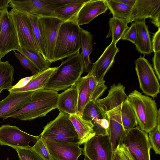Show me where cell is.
I'll list each match as a JSON object with an SVG mask.
<instances>
[{"instance_id":"6da1fadb","label":"cell","mask_w":160,"mask_h":160,"mask_svg":"<svg viewBox=\"0 0 160 160\" xmlns=\"http://www.w3.org/2000/svg\"><path fill=\"white\" fill-rule=\"evenodd\" d=\"M57 91L42 89L34 91L30 101L20 109L7 115L3 119L12 118L21 121H30L45 116L57 108Z\"/></svg>"},{"instance_id":"7a4b0ae2","label":"cell","mask_w":160,"mask_h":160,"mask_svg":"<svg viewBox=\"0 0 160 160\" xmlns=\"http://www.w3.org/2000/svg\"><path fill=\"white\" fill-rule=\"evenodd\" d=\"M84 69L79 51L68 57L57 67L44 89L56 91L66 89L74 85L81 77Z\"/></svg>"},{"instance_id":"3957f363","label":"cell","mask_w":160,"mask_h":160,"mask_svg":"<svg viewBox=\"0 0 160 160\" xmlns=\"http://www.w3.org/2000/svg\"><path fill=\"white\" fill-rule=\"evenodd\" d=\"M81 28L73 19L61 24L56 39L53 62L68 58L79 51Z\"/></svg>"},{"instance_id":"277c9868","label":"cell","mask_w":160,"mask_h":160,"mask_svg":"<svg viewBox=\"0 0 160 160\" xmlns=\"http://www.w3.org/2000/svg\"><path fill=\"white\" fill-rule=\"evenodd\" d=\"M140 129L148 133L157 125L158 109L155 101L134 90L128 96Z\"/></svg>"},{"instance_id":"5b68a950","label":"cell","mask_w":160,"mask_h":160,"mask_svg":"<svg viewBox=\"0 0 160 160\" xmlns=\"http://www.w3.org/2000/svg\"><path fill=\"white\" fill-rule=\"evenodd\" d=\"M70 115L60 112L53 120L48 123L40 135L44 139L79 143V139L72 123Z\"/></svg>"},{"instance_id":"8992f818","label":"cell","mask_w":160,"mask_h":160,"mask_svg":"<svg viewBox=\"0 0 160 160\" xmlns=\"http://www.w3.org/2000/svg\"><path fill=\"white\" fill-rule=\"evenodd\" d=\"M122 144L128 148L132 160H151L148 135L138 126L126 130Z\"/></svg>"},{"instance_id":"52a82bcc","label":"cell","mask_w":160,"mask_h":160,"mask_svg":"<svg viewBox=\"0 0 160 160\" xmlns=\"http://www.w3.org/2000/svg\"><path fill=\"white\" fill-rule=\"evenodd\" d=\"M9 12L15 24L20 47L41 54L28 14L14 9Z\"/></svg>"},{"instance_id":"ba28073f","label":"cell","mask_w":160,"mask_h":160,"mask_svg":"<svg viewBox=\"0 0 160 160\" xmlns=\"http://www.w3.org/2000/svg\"><path fill=\"white\" fill-rule=\"evenodd\" d=\"M135 65L140 89L146 95L156 97L160 92V85L151 65L141 56L135 61Z\"/></svg>"},{"instance_id":"9c48e42d","label":"cell","mask_w":160,"mask_h":160,"mask_svg":"<svg viewBox=\"0 0 160 160\" xmlns=\"http://www.w3.org/2000/svg\"><path fill=\"white\" fill-rule=\"evenodd\" d=\"M20 48L15 24L8 9L3 13L0 27V61L10 52Z\"/></svg>"},{"instance_id":"30bf717a","label":"cell","mask_w":160,"mask_h":160,"mask_svg":"<svg viewBox=\"0 0 160 160\" xmlns=\"http://www.w3.org/2000/svg\"><path fill=\"white\" fill-rule=\"evenodd\" d=\"M63 22L55 17L38 15V25L46 47L47 61L51 63L53 62L54 49L59 29Z\"/></svg>"},{"instance_id":"8fae6325","label":"cell","mask_w":160,"mask_h":160,"mask_svg":"<svg viewBox=\"0 0 160 160\" xmlns=\"http://www.w3.org/2000/svg\"><path fill=\"white\" fill-rule=\"evenodd\" d=\"M40 136L29 134L15 126L3 125L0 127V145L9 146L15 149L18 148L32 149L31 142H36Z\"/></svg>"},{"instance_id":"7c38bea8","label":"cell","mask_w":160,"mask_h":160,"mask_svg":"<svg viewBox=\"0 0 160 160\" xmlns=\"http://www.w3.org/2000/svg\"><path fill=\"white\" fill-rule=\"evenodd\" d=\"M84 151L90 160H112L114 152L108 134L89 139L84 143Z\"/></svg>"},{"instance_id":"4fadbf2b","label":"cell","mask_w":160,"mask_h":160,"mask_svg":"<svg viewBox=\"0 0 160 160\" xmlns=\"http://www.w3.org/2000/svg\"><path fill=\"white\" fill-rule=\"evenodd\" d=\"M64 5L52 0H11L9 3V7L20 12L50 16L55 10Z\"/></svg>"},{"instance_id":"5bb4252c","label":"cell","mask_w":160,"mask_h":160,"mask_svg":"<svg viewBox=\"0 0 160 160\" xmlns=\"http://www.w3.org/2000/svg\"><path fill=\"white\" fill-rule=\"evenodd\" d=\"M43 139L54 160H78L84 155V148H80L79 143Z\"/></svg>"},{"instance_id":"9a60e30c","label":"cell","mask_w":160,"mask_h":160,"mask_svg":"<svg viewBox=\"0 0 160 160\" xmlns=\"http://www.w3.org/2000/svg\"><path fill=\"white\" fill-rule=\"evenodd\" d=\"M82 118L91 122L96 135L108 134L109 123L106 113L95 102L90 100L87 103L83 110Z\"/></svg>"},{"instance_id":"2e32d148","label":"cell","mask_w":160,"mask_h":160,"mask_svg":"<svg viewBox=\"0 0 160 160\" xmlns=\"http://www.w3.org/2000/svg\"><path fill=\"white\" fill-rule=\"evenodd\" d=\"M122 104L106 112L109 127L108 133L114 152L122 144L126 133L121 119V109Z\"/></svg>"},{"instance_id":"e0dca14e","label":"cell","mask_w":160,"mask_h":160,"mask_svg":"<svg viewBox=\"0 0 160 160\" xmlns=\"http://www.w3.org/2000/svg\"><path fill=\"white\" fill-rule=\"evenodd\" d=\"M119 51L116 43L112 41L104 51L94 63L88 73L93 76L98 82L104 81V78L114 62V58Z\"/></svg>"},{"instance_id":"ac0fdd59","label":"cell","mask_w":160,"mask_h":160,"mask_svg":"<svg viewBox=\"0 0 160 160\" xmlns=\"http://www.w3.org/2000/svg\"><path fill=\"white\" fill-rule=\"evenodd\" d=\"M108 9L105 0H88L73 19L79 26L87 24L98 16L105 13Z\"/></svg>"},{"instance_id":"d6986e66","label":"cell","mask_w":160,"mask_h":160,"mask_svg":"<svg viewBox=\"0 0 160 160\" xmlns=\"http://www.w3.org/2000/svg\"><path fill=\"white\" fill-rule=\"evenodd\" d=\"M33 92H9L7 97L0 101V118L20 109L28 103Z\"/></svg>"},{"instance_id":"ffe728a7","label":"cell","mask_w":160,"mask_h":160,"mask_svg":"<svg viewBox=\"0 0 160 160\" xmlns=\"http://www.w3.org/2000/svg\"><path fill=\"white\" fill-rule=\"evenodd\" d=\"M125 87L119 83L111 85L107 96L102 99H98L95 102L106 113L121 105L128 98Z\"/></svg>"},{"instance_id":"44dd1931","label":"cell","mask_w":160,"mask_h":160,"mask_svg":"<svg viewBox=\"0 0 160 160\" xmlns=\"http://www.w3.org/2000/svg\"><path fill=\"white\" fill-rule=\"evenodd\" d=\"M160 12V0H136L132 7L130 22L151 18Z\"/></svg>"},{"instance_id":"7402d4cb","label":"cell","mask_w":160,"mask_h":160,"mask_svg":"<svg viewBox=\"0 0 160 160\" xmlns=\"http://www.w3.org/2000/svg\"><path fill=\"white\" fill-rule=\"evenodd\" d=\"M78 103V92L73 85L58 94L57 108L59 112L69 115L76 114Z\"/></svg>"},{"instance_id":"603a6c76","label":"cell","mask_w":160,"mask_h":160,"mask_svg":"<svg viewBox=\"0 0 160 160\" xmlns=\"http://www.w3.org/2000/svg\"><path fill=\"white\" fill-rule=\"evenodd\" d=\"M57 67H50L36 75H33L31 78L24 86L18 88L12 86L8 91L9 92L14 93L34 91L44 89L46 84Z\"/></svg>"},{"instance_id":"cb8c5ba5","label":"cell","mask_w":160,"mask_h":160,"mask_svg":"<svg viewBox=\"0 0 160 160\" xmlns=\"http://www.w3.org/2000/svg\"><path fill=\"white\" fill-rule=\"evenodd\" d=\"M145 19L135 21L137 29V37L134 43L136 48L139 52L148 55L153 52L151 40L148 26Z\"/></svg>"},{"instance_id":"d4e9b609","label":"cell","mask_w":160,"mask_h":160,"mask_svg":"<svg viewBox=\"0 0 160 160\" xmlns=\"http://www.w3.org/2000/svg\"><path fill=\"white\" fill-rule=\"evenodd\" d=\"M69 119L79 138V145L95 135L93 126L90 121L85 120L77 114L70 115Z\"/></svg>"},{"instance_id":"484cf974","label":"cell","mask_w":160,"mask_h":160,"mask_svg":"<svg viewBox=\"0 0 160 160\" xmlns=\"http://www.w3.org/2000/svg\"><path fill=\"white\" fill-rule=\"evenodd\" d=\"M80 38L82 50L80 54L84 64V72L89 73L93 64L90 59L92 51L93 37L90 32L81 28Z\"/></svg>"},{"instance_id":"4316f807","label":"cell","mask_w":160,"mask_h":160,"mask_svg":"<svg viewBox=\"0 0 160 160\" xmlns=\"http://www.w3.org/2000/svg\"><path fill=\"white\" fill-rule=\"evenodd\" d=\"M87 0H73L55 10L50 16L57 18L63 22L73 19Z\"/></svg>"},{"instance_id":"83f0119b","label":"cell","mask_w":160,"mask_h":160,"mask_svg":"<svg viewBox=\"0 0 160 160\" xmlns=\"http://www.w3.org/2000/svg\"><path fill=\"white\" fill-rule=\"evenodd\" d=\"M89 74L81 77L74 84L78 92V103L76 114L82 117L84 108L89 101Z\"/></svg>"},{"instance_id":"f1b7e54d","label":"cell","mask_w":160,"mask_h":160,"mask_svg":"<svg viewBox=\"0 0 160 160\" xmlns=\"http://www.w3.org/2000/svg\"><path fill=\"white\" fill-rule=\"evenodd\" d=\"M108 9L113 17L125 21L128 23L130 22L132 7L116 1L105 0Z\"/></svg>"},{"instance_id":"f546056e","label":"cell","mask_w":160,"mask_h":160,"mask_svg":"<svg viewBox=\"0 0 160 160\" xmlns=\"http://www.w3.org/2000/svg\"><path fill=\"white\" fill-rule=\"evenodd\" d=\"M128 24L123 19L113 17L110 18L108 22L109 29L106 38L112 37V41L116 43L129 28Z\"/></svg>"},{"instance_id":"4dcf8cb0","label":"cell","mask_w":160,"mask_h":160,"mask_svg":"<svg viewBox=\"0 0 160 160\" xmlns=\"http://www.w3.org/2000/svg\"><path fill=\"white\" fill-rule=\"evenodd\" d=\"M121 115L122 122L125 129H132L138 126L136 116L128 96L122 104Z\"/></svg>"},{"instance_id":"1f68e13d","label":"cell","mask_w":160,"mask_h":160,"mask_svg":"<svg viewBox=\"0 0 160 160\" xmlns=\"http://www.w3.org/2000/svg\"><path fill=\"white\" fill-rule=\"evenodd\" d=\"M14 69L8 60L0 61V93L4 89L12 87Z\"/></svg>"},{"instance_id":"d6a6232c","label":"cell","mask_w":160,"mask_h":160,"mask_svg":"<svg viewBox=\"0 0 160 160\" xmlns=\"http://www.w3.org/2000/svg\"><path fill=\"white\" fill-rule=\"evenodd\" d=\"M18 51L29 60L39 72L50 68L51 63L45 60L41 54L22 47H20Z\"/></svg>"},{"instance_id":"836d02e7","label":"cell","mask_w":160,"mask_h":160,"mask_svg":"<svg viewBox=\"0 0 160 160\" xmlns=\"http://www.w3.org/2000/svg\"><path fill=\"white\" fill-rule=\"evenodd\" d=\"M27 14L30 21L33 34L40 51L41 54L44 59L47 60V55L46 47L38 25V15Z\"/></svg>"},{"instance_id":"e575fe53","label":"cell","mask_w":160,"mask_h":160,"mask_svg":"<svg viewBox=\"0 0 160 160\" xmlns=\"http://www.w3.org/2000/svg\"><path fill=\"white\" fill-rule=\"evenodd\" d=\"M89 74V101L95 102L103 94L107 87L105 84V81L98 82L92 75Z\"/></svg>"},{"instance_id":"d590c367","label":"cell","mask_w":160,"mask_h":160,"mask_svg":"<svg viewBox=\"0 0 160 160\" xmlns=\"http://www.w3.org/2000/svg\"><path fill=\"white\" fill-rule=\"evenodd\" d=\"M32 149L43 160H54L50 153L44 140L40 137L32 147Z\"/></svg>"},{"instance_id":"8d00e7d4","label":"cell","mask_w":160,"mask_h":160,"mask_svg":"<svg viewBox=\"0 0 160 160\" xmlns=\"http://www.w3.org/2000/svg\"><path fill=\"white\" fill-rule=\"evenodd\" d=\"M160 126L156 127L149 132L148 137L151 146L156 154H160Z\"/></svg>"},{"instance_id":"74e56055","label":"cell","mask_w":160,"mask_h":160,"mask_svg":"<svg viewBox=\"0 0 160 160\" xmlns=\"http://www.w3.org/2000/svg\"><path fill=\"white\" fill-rule=\"evenodd\" d=\"M19 160H43L32 149L18 148L15 149Z\"/></svg>"},{"instance_id":"f35d334b","label":"cell","mask_w":160,"mask_h":160,"mask_svg":"<svg viewBox=\"0 0 160 160\" xmlns=\"http://www.w3.org/2000/svg\"><path fill=\"white\" fill-rule=\"evenodd\" d=\"M14 53L15 56L18 60L22 66L27 70H30L33 75H36L39 72L33 64L26 57L15 51Z\"/></svg>"},{"instance_id":"ab89813d","label":"cell","mask_w":160,"mask_h":160,"mask_svg":"<svg viewBox=\"0 0 160 160\" xmlns=\"http://www.w3.org/2000/svg\"><path fill=\"white\" fill-rule=\"evenodd\" d=\"M131 25L126 30L121 39L127 40L134 44L137 37V29L135 22H131Z\"/></svg>"},{"instance_id":"60d3db41","label":"cell","mask_w":160,"mask_h":160,"mask_svg":"<svg viewBox=\"0 0 160 160\" xmlns=\"http://www.w3.org/2000/svg\"><path fill=\"white\" fill-rule=\"evenodd\" d=\"M153 52L160 51V28L153 34L152 42Z\"/></svg>"},{"instance_id":"b9f144b4","label":"cell","mask_w":160,"mask_h":160,"mask_svg":"<svg viewBox=\"0 0 160 160\" xmlns=\"http://www.w3.org/2000/svg\"><path fill=\"white\" fill-rule=\"evenodd\" d=\"M154 53V56L152 59L153 66L158 78L160 80V51Z\"/></svg>"},{"instance_id":"7bdbcfd3","label":"cell","mask_w":160,"mask_h":160,"mask_svg":"<svg viewBox=\"0 0 160 160\" xmlns=\"http://www.w3.org/2000/svg\"><path fill=\"white\" fill-rule=\"evenodd\" d=\"M121 160H132L127 148L123 144H120L118 148Z\"/></svg>"},{"instance_id":"ee69618b","label":"cell","mask_w":160,"mask_h":160,"mask_svg":"<svg viewBox=\"0 0 160 160\" xmlns=\"http://www.w3.org/2000/svg\"><path fill=\"white\" fill-rule=\"evenodd\" d=\"M151 22L158 28H160V12H159L152 17L150 18Z\"/></svg>"},{"instance_id":"f6af8a7d","label":"cell","mask_w":160,"mask_h":160,"mask_svg":"<svg viewBox=\"0 0 160 160\" xmlns=\"http://www.w3.org/2000/svg\"><path fill=\"white\" fill-rule=\"evenodd\" d=\"M11 0H0V11H3L8 9Z\"/></svg>"},{"instance_id":"bcb514c9","label":"cell","mask_w":160,"mask_h":160,"mask_svg":"<svg viewBox=\"0 0 160 160\" xmlns=\"http://www.w3.org/2000/svg\"><path fill=\"white\" fill-rule=\"evenodd\" d=\"M117 2L123 3L127 5L133 7L136 0H116Z\"/></svg>"},{"instance_id":"7dc6e473","label":"cell","mask_w":160,"mask_h":160,"mask_svg":"<svg viewBox=\"0 0 160 160\" xmlns=\"http://www.w3.org/2000/svg\"><path fill=\"white\" fill-rule=\"evenodd\" d=\"M112 160H121V158L118 149L114 152Z\"/></svg>"},{"instance_id":"c3c4849f","label":"cell","mask_w":160,"mask_h":160,"mask_svg":"<svg viewBox=\"0 0 160 160\" xmlns=\"http://www.w3.org/2000/svg\"><path fill=\"white\" fill-rule=\"evenodd\" d=\"M0 11V25H1V22L2 17L3 13L4 11Z\"/></svg>"},{"instance_id":"681fc988","label":"cell","mask_w":160,"mask_h":160,"mask_svg":"<svg viewBox=\"0 0 160 160\" xmlns=\"http://www.w3.org/2000/svg\"><path fill=\"white\" fill-rule=\"evenodd\" d=\"M85 155L84 160H90L88 157Z\"/></svg>"}]
</instances>
